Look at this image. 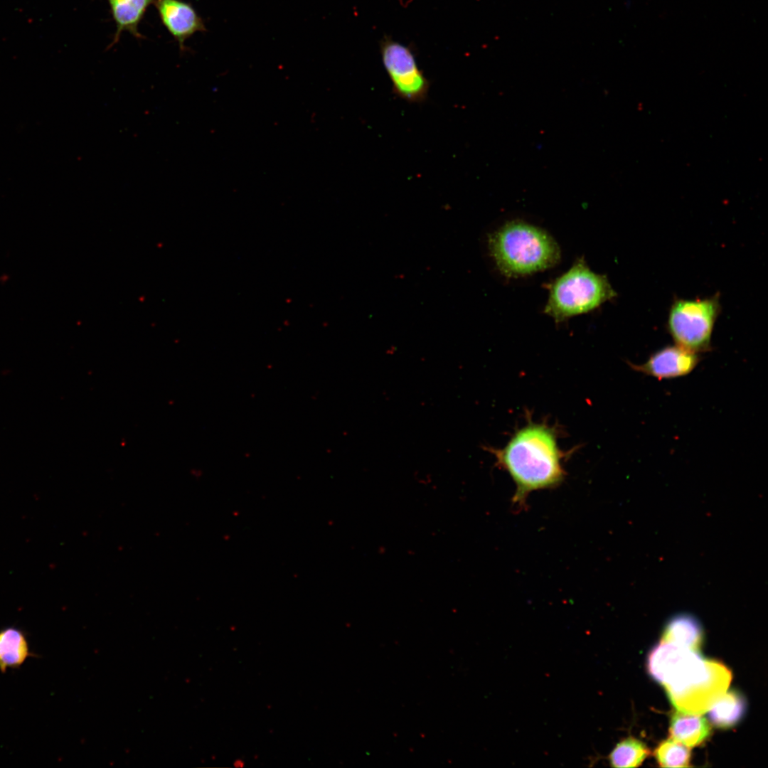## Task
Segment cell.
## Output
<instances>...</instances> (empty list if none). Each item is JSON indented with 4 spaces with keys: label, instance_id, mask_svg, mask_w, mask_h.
<instances>
[{
    "label": "cell",
    "instance_id": "8992f818",
    "mask_svg": "<svg viewBox=\"0 0 768 768\" xmlns=\"http://www.w3.org/2000/svg\"><path fill=\"white\" fill-rule=\"evenodd\" d=\"M707 661L699 652L661 641L650 651L647 668L649 675L668 690L698 678L705 671Z\"/></svg>",
    "mask_w": 768,
    "mask_h": 768
},
{
    "label": "cell",
    "instance_id": "52a82bcc",
    "mask_svg": "<svg viewBox=\"0 0 768 768\" xmlns=\"http://www.w3.org/2000/svg\"><path fill=\"white\" fill-rule=\"evenodd\" d=\"M732 673L722 663L708 660L703 673L688 684L666 693L671 703L683 713L701 715L710 708L727 691Z\"/></svg>",
    "mask_w": 768,
    "mask_h": 768
},
{
    "label": "cell",
    "instance_id": "5bb4252c",
    "mask_svg": "<svg viewBox=\"0 0 768 768\" xmlns=\"http://www.w3.org/2000/svg\"><path fill=\"white\" fill-rule=\"evenodd\" d=\"M744 697L735 690L725 693L710 708L708 717L713 725L727 728L737 724L745 713Z\"/></svg>",
    "mask_w": 768,
    "mask_h": 768
},
{
    "label": "cell",
    "instance_id": "3957f363",
    "mask_svg": "<svg viewBox=\"0 0 768 768\" xmlns=\"http://www.w3.org/2000/svg\"><path fill=\"white\" fill-rule=\"evenodd\" d=\"M548 289L543 311L556 323L593 311L617 296L607 277L592 271L583 257L553 281Z\"/></svg>",
    "mask_w": 768,
    "mask_h": 768
},
{
    "label": "cell",
    "instance_id": "5b68a950",
    "mask_svg": "<svg viewBox=\"0 0 768 768\" xmlns=\"http://www.w3.org/2000/svg\"><path fill=\"white\" fill-rule=\"evenodd\" d=\"M380 51L393 92L409 103L425 102L430 82L418 66L413 50L385 36L380 42Z\"/></svg>",
    "mask_w": 768,
    "mask_h": 768
},
{
    "label": "cell",
    "instance_id": "7c38bea8",
    "mask_svg": "<svg viewBox=\"0 0 768 768\" xmlns=\"http://www.w3.org/2000/svg\"><path fill=\"white\" fill-rule=\"evenodd\" d=\"M661 641L699 652L703 641L702 627L693 616L677 614L666 623Z\"/></svg>",
    "mask_w": 768,
    "mask_h": 768
},
{
    "label": "cell",
    "instance_id": "4fadbf2b",
    "mask_svg": "<svg viewBox=\"0 0 768 768\" xmlns=\"http://www.w3.org/2000/svg\"><path fill=\"white\" fill-rule=\"evenodd\" d=\"M669 731L673 740L691 747L705 741L710 735V727L703 716L678 710L672 715Z\"/></svg>",
    "mask_w": 768,
    "mask_h": 768
},
{
    "label": "cell",
    "instance_id": "277c9868",
    "mask_svg": "<svg viewBox=\"0 0 768 768\" xmlns=\"http://www.w3.org/2000/svg\"><path fill=\"white\" fill-rule=\"evenodd\" d=\"M718 296L676 299L670 309L667 328L676 344L693 353L710 350L714 324L720 313Z\"/></svg>",
    "mask_w": 768,
    "mask_h": 768
},
{
    "label": "cell",
    "instance_id": "9c48e42d",
    "mask_svg": "<svg viewBox=\"0 0 768 768\" xmlns=\"http://www.w3.org/2000/svg\"><path fill=\"white\" fill-rule=\"evenodd\" d=\"M154 4L162 23L181 49L192 35L206 30L203 21L188 3L182 0H156Z\"/></svg>",
    "mask_w": 768,
    "mask_h": 768
},
{
    "label": "cell",
    "instance_id": "9a60e30c",
    "mask_svg": "<svg viewBox=\"0 0 768 768\" xmlns=\"http://www.w3.org/2000/svg\"><path fill=\"white\" fill-rule=\"evenodd\" d=\"M649 750L640 740L629 737L618 742L608 756L613 767H636L648 756Z\"/></svg>",
    "mask_w": 768,
    "mask_h": 768
},
{
    "label": "cell",
    "instance_id": "ba28073f",
    "mask_svg": "<svg viewBox=\"0 0 768 768\" xmlns=\"http://www.w3.org/2000/svg\"><path fill=\"white\" fill-rule=\"evenodd\" d=\"M698 362L697 353L676 345L656 351L642 364L629 363V366L637 372L663 380L686 375L695 369Z\"/></svg>",
    "mask_w": 768,
    "mask_h": 768
},
{
    "label": "cell",
    "instance_id": "6da1fadb",
    "mask_svg": "<svg viewBox=\"0 0 768 768\" xmlns=\"http://www.w3.org/2000/svg\"><path fill=\"white\" fill-rule=\"evenodd\" d=\"M483 448L510 474L516 487L513 501L517 504L534 491L557 486L565 477V455L558 444V431L545 422H528L502 448Z\"/></svg>",
    "mask_w": 768,
    "mask_h": 768
},
{
    "label": "cell",
    "instance_id": "30bf717a",
    "mask_svg": "<svg viewBox=\"0 0 768 768\" xmlns=\"http://www.w3.org/2000/svg\"><path fill=\"white\" fill-rule=\"evenodd\" d=\"M110 7L116 25V32L110 47L119 39L123 31H127L136 38H142L139 24L148 7L156 0H106Z\"/></svg>",
    "mask_w": 768,
    "mask_h": 768
},
{
    "label": "cell",
    "instance_id": "7a4b0ae2",
    "mask_svg": "<svg viewBox=\"0 0 768 768\" xmlns=\"http://www.w3.org/2000/svg\"><path fill=\"white\" fill-rule=\"evenodd\" d=\"M488 245L496 267L508 277L548 270L561 257L558 244L547 231L518 220L509 221L490 234Z\"/></svg>",
    "mask_w": 768,
    "mask_h": 768
},
{
    "label": "cell",
    "instance_id": "2e32d148",
    "mask_svg": "<svg viewBox=\"0 0 768 768\" xmlns=\"http://www.w3.org/2000/svg\"><path fill=\"white\" fill-rule=\"evenodd\" d=\"M654 755L659 765L663 767H688L690 759L689 749L673 739L661 742Z\"/></svg>",
    "mask_w": 768,
    "mask_h": 768
},
{
    "label": "cell",
    "instance_id": "8fae6325",
    "mask_svg": "<svg viewBox=\"0 0 768 768\" xmlns=\"http://www.w3.org/2000/svg\"><path fill=\"white\" fill-rule=\"evenodd\" d=\"M35 656L31 651L26 634L16 627L0 630V671L18 669L26 661Z\"/></svg>",
    "mask_w": 768,
    "mask_h": 768
}]
</instances>
